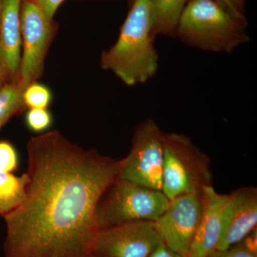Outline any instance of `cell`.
Segmentation results:
<instances>
[{"label":"cell","mask_w":257,"mask_h":257,"mask_svg":"<svg viewBox=\"0 0 257 257\" xmlns=\"http://www.w3.org/2000/svg\"><path fill=\"white\" fill-rule=\"evenodd\" d=\"M18 155L8 141H0V172L13 173L18 167Z\"/></svg>","instance_id":"cell-18"},{"label":"cell","mask_w":257,"mask_h":257,"mask_svg":"<svg viewBox=\"0 0 257 257\" xmlns=\"http://www.w3.org/2000/svg\"><path fill=\"white\" fill-rule=\"evenodd\" d=\"M227 197L213 186L203 189L202 216L188 257H208L215 250L220 236L221 211Z\"/></svg>","instance_id":"cell-12"},{"label":"cell","mask_w":257,"mask_h":257,"mask_svg":"<svg viewBox=\"0 0 257 257\" xmlns=\"http://www.w3.org/2000/svg\"><path fill=\"white\" fill-rule=\"evenodd\" d=\"M163 132L153 119H146L134 130L130 153L124 158L119 178L162 192Z\"/></svg>","instance_id":"cell-6"},{"label":"cell","mask_w":257,"mask_h":257,"mask_svg":"<svg viewBox=\"0 0 257 257\" xmlns=\"http://www.w3.org/2000/svg\"><path fill=\"white\" fill-rule=\"evenodd\" d=\"M4 79L3 78V76H2L1 72H0V89L5 85Z\"/></svg>","instance_id":"cell-24"},{"label":"cell","mask_w":257,"mask_h":257,"mask_svg":"<svg viewBox=\"0 0 257 257\" xmlns=\"http://www.w3.org/2000/svg\"><path fill=\"white\" fill-rule=\"evenodd\" d=\"M38 5L50 18L54 19L56 12L65 0H30Z\"/></svg>","instance_id":"cell-20"},{"label":"cell","mask_w":257,"mask_h":257,"mask_svg":"<svg viewBox=\"0 0 257 257\" xmlns=\"http://www.w3.org/2000/svg\"><path fill=\"white\" fill-rule=\"evenodd\" d=\"M28 180L26 173L18 177L0 172V215L5 216L22 202Z\"/></svg>","instance_id":"cell-14"},{"label":"cell","mask_w":257,"mask_h":257,"mask_svg":"<svg viewBox=\"0 0 257 257\" xmlns=\"http://www.w3.org/2000/svg\"><path fill=\"white\" fill-rule=\"evenodd\" d=\"M257 224V189L244 187L230 194L221 211V233L215 250H224L242 241Z\"/></svg>","instance_id":"cell-10"},{"label":"cell","mask_w":257,"mask_h":257,"mask_svg":"<svg viewBox=\"0 0 257 257\" xmlns=\"http://www.w3.org/2000/svg\"><path fill=\"white\" fill-rule=\"evenodd\" d=\"M169 203L162 191L118 178L101 196L96 219L100 230L133 221H155Z\"/></svg>","instance_id":"cell-5"},{"label":"cell","mask_w":257,"mask_h":257,"mask_svg":"<svg viewBox=\"0 0 257 257\" xmlns=\"http://www.w3.org/2000/svg\"><path fill=\"white\" fill-rule=\"evenodd\" d=\"M22 0H0V72L5 84L20 80Z\"/></svg>","instance_id":"cell-11"},{"label":"cell","mask_w":257,"mask_h":257,"mask_svg":"<svg viewBox=\"0 0 257 257\" xmlns=\"http://www.w3.org/2000/svg\"><path fill=\"white\" fill-rule=\"evenodd\" d=\"M228 1L238 13L245 16L244 5L246 0H228Z\"/></svg>","instance_id":"cell-22"},{"label":"cell","mask_w":257,"mask_h":257,"mask_svg":"<svg viewBox=\"0 0 257 257\" xmlns=\"http://www.w3.org/2000/svg\"><path fill=\"white\" fill-rule=\"evenodd\" d=\"M25 89L20 80L7 83L0 89V130L13 116L28 109L23 99Z\"/></svg>","instance_id":"cell-15"},{"label":"cell","mask_w":257,"mask_h":257,"mask_svg":"<svg viewBox=\"0 0 257 257\" xmlns=\"http://www.w3.org/2000/svg\"><path fill=\"white\" fill-rule=\"evenodd\" d=\"M135 1V0H127L128 8H130V7L132 5H133V3Z\"/></svg>","instance_id":"cell-25"},{"label":"cell","mask_w":257,"mask_h":257,"mask_svg":"<svg viewBox=\"0 0 257 257\" xmlns=\"http://www.w3.org/2000/svg\"><path fill=\"white\" fill-rule=\"evenodd\" d=\"M52 121L53 118L48 109H28L25 114V124L33 133H45L51 127Z\"/></svg>","instance_id":"cell-17"},{"label":"cell","mask_w":257,"mask_h":257,"mask_svg":"<svg viewBox=\"0 0 257 257\" xmlns=\"http://www.w3.org/2000/svg\"><path fill=\"white\" fill-rule=\"evenodd\" d=\"M52 91L50 88L38 82L32 83L25 87L23 99L27 109H47L52 103Z\"/></svg>","instance_id":"cell-16"},{"label":"cell","mask_w":257,"mask_h":257,"mask_svg":"<svg viewBox=\"0 0 257 257\" xmlns=\"http://www.w3.org/2000/svg\"><path fill=\"white\" fill-rule=\"evenodd\" d=\"M202 208V192L170 200L165 212L154 221L162 241L174 251L188 257Z\"/></svg>","instance_id":"cell-8"},{"label":"cell","mask_w":257,"mask_h":257,"mask_svg":"<svg viewBox=\"0 0 257 257\" xmlns=\"http://www.w3.org/2000/svg\"><path fill=\"white\" fill-rule=\"evenodd\" d=\"M20 24L23 50L20 81L26 87L38 82L43 75L45 58L58 32L59 25L30 0L21 1Z\"/></svg>","instance_id":"cell-7"},{"label":"cell","mask_w":257,"mask_h":257,"mask_svg":"<svg viewBox=\"0 0 257 257\" xmlns=\"http://www.w3.org/2000/svg\"><path fill=\"white\" fill-rule=\"evenodd\" d=\"M215 1L219 3L221 5H222V6L226 8V9H227L228 10H229L230 12H231V13H234V14L236 15V16L239 17V18H246V16L241 15L240 13H238V12L233 8L232 5L230 4V3L228 0H215Z\"/></svg>","instance_id":"cell-23"},{"label":"cell","mask_w":257,"mask_h":257,"mask_svg":"<svg viewBox=\"0 0 257 257\" xmlns=\"http://www.w3.org/2000/svg\"><path fill=\"white\" fill-rule=\"evenodd\" d=\"M150 0H135L120 28L116 42L101 53L100 66L126 85L145 84L159 69Z\"/></svg>","instance_id":"cell-2"},{"label":"cell","mask_w":257,"mask_h":257,"mask_svg":"<svg viewBox=\"0 0 257 257\" xmlns=\"http://www.w3.org/2000/svg\"><path fill=\"white\" fill-rule=\"evenodd\" d=\"M148 257H186L174 251L162 241Z\"/></svg>","instance_id":"cell-21"},{"label":"cell","mask_w":257,"mask_h":257,"mask_svg":"<svg viewBox=\"0 0 257 257\" xmlns=\"http://www.w3.org/2000/svg\"><path fill=\"white\" fill-rule=\"evenodd\" d=\"M208 257H257V252L241 241L226 249L214 250Z\"/></svg>","instance_id":"cell-19"},{"label":"cell","mask_w":257,"mask_h":257,"mask_svg":"<svg viewBox=\"0 0 257 257\" xmlns=\"http://www.w3.org/2000/svg\"><path fill=\"white\" fill-rule=\"evenodd\" d=\"M247 28L246 19L215 0H189L179 18L176 37L193 48L230 54L249 41Z\"/></svg>","instance_id":"cell-3"},{"label":"cell","mask_w":257,"mask_h":257,"mask_svg":"<svg viewBox=\"0 0 257 257\" xmlns=\"http://www.w3.org/2000/svg\"><path fill=\"white\" fill-rule=\"evenodd\" d=\"M156 36L176 37L177 25L189 0H150Z\"/></svg>","instance_id":"cell-13"},{"label":"cell","mask_w":257,"mask_h":257,"mask_svg":"<svg viewBox=\"0 0 257 257\" xmlns=\"http://www.w3.org/2000/svg\"><path fill=\"white\" fill-rule=\"evenodd\" d=\"M27 152L25 196L3 216L4 257H94L98 204L124 159L84 150L57 130L30 139Z\"/></svg>","instance_id":"cell-1"},{"label":"cell","mask_w":257,"mask_h":257,"mask_svg":"<svg viewBox=\"0 0 257 257\" xmlns=\"http://www.w3.org/2000/svg\"><path fill=\"white\" fill-rule=\"evenodd\" d=\"M154 221H140L101 229L94 257H148L162 242Z\"/></svg>","instance_id":"cell-9"},{"label":"cell","mask_w":257,"mask_h":257,"mask_svg":"<svg viewBox=\"0 0 257 257\" xmlns=\"http://www.w3.org/2000/svg\"><path fill=\"white\" fill-rule=\"evenodd\" d=\"M162 192L169 200L212 186L211 160L187 135L162 134Z\"/></svg>","instance_id":"cell-4"}]
</instances>
